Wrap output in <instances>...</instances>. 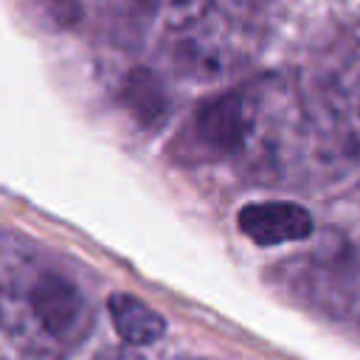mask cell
I'll return each instance as SVG.
<instances>
[{
	"label": "cell",
	"mask_w": 360,
	"mask_h": 360,
	"mask_svg": "<svg viewBox=\"0 0 360 360\" xmlns=\"http://www.w3.org/2000/svg\"><path fill=\"white\" fill-rule=\"evenodd\" d=\"M248 135V107L239 93H222L200 104L188 121V146L202 158L233 155Z\"/></svg>",
	"instance_id": "obj_1"
},
{
	"label": "cell",
	"mask_w": 360,
	"mask_h": 360,
	"mask_svg": "<svg viewBox=\"0 0 360 360\" xmlns=\"http://www.w3.org/2000/svg\"><path fill=\"white\" fill-rule=\"evenodd\" d=\"M239 231L262 248H276L287 242H304L312 236V217L304 205L287 202V200H270V202H248L239 208Z\"/></svg>",
	"instance_id": "obj_2"
},
{
	"label": "cell",
	"mask_w": 360,
	"mask_h": 360,
	"mask_svg": "<svg viewBox=\"0 0 360 360\" xmlns=\"http://www.w3.org/2000/svg\"><path fill=\"white\" fill-rule=\"evenodd\" d=\"M31 304L42 326L53 335H68L82 318V295L62 276H42L34 287Z\"/></svg>",
	"instance_id": "obj_3"
},
{
	"label": "cell",
	"mask_w": 360,
	"mask_h": 360,
	"mask_svg": "<svg viewBox=\"0 0 360 360\" xmlns=\"http://www.w3.org/2000/svg\"><path fill=\"white\" fill-rule=\"evenodd\" d=\"M115 332L129 346H152L166 335V321L158 309L129 292H112L107 301Z\"/></svg>",
	"instance_id": "obj_4"
},
{
	"label": "cell",
	"mask_w": 360,
	"mask_h": 360,
	"mask_svg": "<svg viewBox=\"0 0 360 360\" xmlns=\"http://www.w3.org/2000/svg\"><path fill=\"white\" fill-rule=\"evenodd\" d=\"M127 101L132 107V112L141 118V121H155L163 115V96H160V87L155 84L152 76H143V73H135L129 76V84H127Z\"/></svg>",
	"instance_id": "obj_5"
},
{
	"label": "cell",
	"mask_w": 360,
	"mask_h": 360,
	"mask_svg": "<svg viewBox=\"0 0 360 360\" xmlns=\"http://www.w3.org/2000/svg\"><path fill=\"white\" fill-rule=\"evenodd\" d=\"M93 360H146L141 352H138V346H112V349H104V352H98Z\"/></svg>",
	"instance_id": "obj_6"
}]
</instances>
